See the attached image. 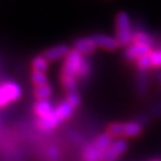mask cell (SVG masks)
I'll list each match as a JSON object with an SVG mask.
<instances>
[{"mask_svg": "<svg viewBox=\"0 0 161 161\" xmlns=\"http://www.w3.org/2000/svg\"><path fill=\"white\" fill-rule=\"evenodd\" d=\"M66 101H67L68 103L70 105L73 106L74 108H77L78 106L80 105V93H70V94H67L66 96Z\"/></svg>", "mask_w": 161, "mask_h": 161, "instance_id": "obj_21", "label": "cell"}, {"mask_svg": "<svg viewBox=\"0 0 161 161\" xmlns=\"http://www.w3.org/2000/svg\"><path fill=\"white\" fill-rule=\"evenodd\" d=\"M152 50H153V48L148 45L132 43L128 47L124 48L122 56H123V59L128 63H136L140 58L149 55Z\"/></svg>", "mask_w": 161, "mask_h": 161, "instance_id": "obj_5", "label": "cell"}, {"mask_svg": "<svg viewBox=\"0 0 161 161\" xmlns=\"http://www.w3.org/2000/svg\"><path fill=\"white\" fill-rule=\"evenodd\" d=\"M150 118H157V116H160L161 115V100L158 101V102H156V103L153 104V105L151 106L150 108Z\"/></svg>", "mask_w": 161, "mask_h": 161, "instance_id": "obj_23", "label": "cell"}, {"mask_svg": "<svg viewBox=\"0 0 161 161\" xmlns=\"http://www.w3.org/2000/svg\"><path fill=\"white\" fill-rule=\"evenodd\" d=\"M70 48L65 44H60V45L54 46V47L48 48L45 50L43 56L48 60V62H56V60L66 58V56L69 54Z\"/></svg>", "mask_w": 161, "mask_h": 161, "instance_id": "obj_10", "label": "cell"}, {"mask_svg": "<svg viewBox=\"0 0 161 161\" xmlns=\"http://www.w3.org/2000/svg\"><path fill=\"white\" fill-rule=\"evenodd\" d=\"M156 78L159 83L161 84V70H157L156 72Z\"/></svg>", "mask_w": 161, "mask_h": 161, "instance_id": "obj_24", "label": "cell"}, {"mask_svg": "<svg viewBox=\"0 0 161 161\" xmlns=\"http://www.w3.org/2000/svg\"><path fill=\"white\" fill-rule=\"evenodd\" d=\"M82 159L83 161H102V153L94 147L93 143H87L83 147Z\"/></svg>", "mask_w": 161, "mask_h": 161, "instance_id": "obj_15", "label": "cell"}, {"mask_svg": "<svg viewBox=\"0 0 161 161\" xmlns=\"http://www.w3.org/2000/svg\"><path fill=\"white\" fill-rule=\"evenodd\" d=\"M143 124L138 120L128 121V122H114L108 126V132L112 138H136L143 131Z\"/></svg>", "mask_w": 161, "mask_h": 161, "instance_id": "obj_3", "label": "cell"}, {"mask_svg": "<svg viewBox=\"0 0 161 161\" xmlns=\"http://www.w3.org/2000/svg\"><path fill=\"white\" fill-rule=\"evenodd\" d=\"M21 87L16 82L8 80L0 84V108H6L18 101L21 96Z\"/></svg>", "mask_w": 161, "mask_h": 161, "instance_id": "obj_4", "label": "cell"}, {"mask_svg": "<svg viewBox=\"0 0 161 161\" xmlns=\"http://www.w3.org/2000/svg\"><path fill=\"white\" fill-rule=\"evenodd\" d=\"M97 49L92 37H80L74 42V50L83 56H90L94 54Z\"/></svg>", "mask_w": 161, "mask_h": 161, "instance_id": "obj_9", "label": "cell"}, {"mask_svg": "<svg viewBox=\"0 0 161 161\" xmlns=\"http://www.w3.org/2000/svg\"><path fill=\"white\" fill-rule=\"evenodd\" d=\"M136 90L139 95L143 96L148 93L149 91V76L148 72L136 70Z\"/></svg>", "mask_w": 161, "mask_h": 161, "instance_id": "obj_12", "label": "cell"}, {"mask_svg": "<svg viewBox=\"0 0 161 161\" xmlns=\"http://www.w3.org/2000/svg\"><path fill=\"white\" fill-rule=\"evenodd\" d=\"M74 110H75V108L65 100V101L59 102V103L55 106V110L54 111H55V114L57 115V118L59 119L60 122H63V121L68 120L70 116L73 115Z\"/></svg>", "mask_w": 161, "mask_h": 161, "instance_id": "obj_13", "label": "cell"}, {"mask_svg": "<svg viewBox=\"0 0 161 161\" xmlns=\"http://www.w3.org/2000/svg\"><path fill=\"white\" fill-rule=\"evenodd\" d=\"M33 69L34 72H40V73H45L48 69V60L44 57L43 55L36 56L33 59Z\"/></svg>", "mask_w": 161, "mask_h": 161, "instance_id": "obj_18", "label": "cell"}, {"mask_svg": "<svg viewBox=\"0 0 161 161\" xmlns=\"http://www.w3.org/2000/svg\"><path fill=\"white\" fill-rule=\"evenodd\" d=\"M47 159L49 161H59L60 160V152L56 147H49L47 149Z\"/></svg>", "mask_w": 161, "mask_h": 161, "instance_id": "obj_22", "label": "cell"}, {"mask_svg": "<svg viewBox=\"0 0 161 161\" xmlns=\"http://www.w3.org/2000/svg\"><path fill=\"white\" fill-rule=\"evenodd\" d=\"M153 161H161V160H153Z\"/></svg>", "mask_w": 161, "mask_h": 161, "instance_id": "obj_25", "label": "cell"}, {"mask_svg": "<svg viewBox=\"0 0 161 161\" xmlns=\"http://www.w3.org/2000/svg\"><path fill=\"white\" fill-rule=\"evenodd\" d=\"M115 26V38L120 44V47H128L133 42L134 25L130 14L125 10H120L114 19Z\"/></svg>", "mask_w": 161, "mask_h": 161, "instance_id": "obj_2", "label": "cell"}, {"mask_svg": "<svg viewBox=\"0 0 161 161\" xmlns=\"http://www.w3.org/2000/svg\"><path fill=\"white\" fill-rule=\"evenodd\" d=\"M31 82H33L34 85L37 87V86H42V85L48 84V78L45 73L34 72L33 70V73H31Z\"/></svg>", "mask_w": 161, "mask_h": 161, "instance_id": "obj_20", "label": "cell"}, {"mask_svg": "<svg viewBox=\"0 0 161 161\" xmlns=\"http://www.w3.org/2000/svg\"><path fill=\"white\" fill-rule=\"evenodd\" d=\"M54 108H55L53 106V104L50 103L48 100L38 101L37 103L34 105V112H35L36 116L38 119H44L53 113Z\"/></svg>", "mask_w": 161, "mask_h": 161, "instance_id": "obj_14", "label": "cell"}, {"mask_svg": "<svg viewBox=\"0 0 161 161\" xmlns=\"http://www.w3.org/2000/svg\"><path fill=\"white\" fill-rule=\"evenodd\" d=\"M112 142H113V138H112L108 132H105V133H102L96 136L92 143L94 144V147H95L101 153H102V156H103V153L106 151V149L111 146Z\"/></svg>", "mask_w": 161, "mask_h": 161, "instance_id": "obj_16", "label": "cell"}, {"mask_svg": "<svg viewBox=\"0 0 161 161\" xmlns=\"http://www.w3.org/2000/svg\"><path fill=\"white\" fill-rule=\"evenodd\" d=\"M92 64L86 56L80 55L76 50L70 49L69 54L64 60L60 77H69L77 80L78 78L85 80L90 76Z\"/></svg>", "mask_w": 161, "mask_h": 161, "instance_id": "obj_1", "label": "cell"}, {"mask_svg": "<svg viewBox=\"0 0 161 161\" xmlns=\"http://www.w3.org/2000/svg\"><path fill=\"white\" fill-rule=\"evenodd\" d=\"M34 95L38 101H46L53 95V87L49 84L37 86L34 90Z\"/></svg>", "mask_w": 161, "mask_h": 161, "instance_id": "obj_17", "label": "cell"}, {"mask_svg": "<svg viewBox=\"0 0 161 161\" xmlns=\"http://www.w3.org/2000/svg\"><path fill=\"white\" fill-rule=\"evenodd\" d=\"M55 110V108H54ZM60 121L57 118V115L55 114V111L53 113L48 115L47 118L44 119H38L37 122H36V125L39 130L45 131V132H49V131H53L55 128H57L59 125Z\"/></svg>", "mask_w": 161, "mask_h": 161, "instance_id": "obj_11", "label": "cell"}, {"mask_svg": "<svg viewBox=\"0 0 161 161\" xmlns=\"http://www.w3.org/2000/svg\"><path fill=\"white\" fill-rule=\"evenodd\" d=\"M91 37L94 40L97 48H102L108 52H113L120 47V44L116 40L115 36H111L108 34H94Z\"/></svg>", "mask_w": 161, "mask_h": 161, "instance_id": "obj_8", "label": "cell"}, {"mask_svg": "<svg viewBox=\"0 0 161 161\" xmlns=\"http://www.w3.org/2000/svg\"><path fill=\"white\" fill-rule=\"evenodd\" d=\"M128 149V142L124 139L113 140L111 146L102 156V161H116Z\"/></svg>", "mask_w": 161, "mask_h": 161, "instance_id": "obj_7", "label": "cell"}, {"mask_svg": "<svg viewBox=\"0 0 161 161\" xmlns=\"http://www.w3.org/2000/svg\"><path fill=\"white\" fill-rule=\"evenodd\" d=\"M160 48H161V46H160Z\"/></svg>", "mask_w": 161, "mask_h": 161, "instance_id": "obj_26", "label": "cell"}, {"mask_svg": "<svg viewBox=\"0 0 161 161\" xmlns=\"http://www.w3.org/2000/svg\"><path fill=\"white\" fill-rule=\"evenodd\" d=\"M132 43L148 45L153 48V49L160 48V46H161V42L158 39V37L154 36L153 34L149 33L148 30H146L142 27H134L133 42H132Z\"/></svg>", "mask_w": 161, "mask_h": 161, "instance_id": "obj_6", "label": "cell"}, {"mask_svg": "<svg viewBox=\"0 0 161 161\" xmlns=\"http://www.w3.org/2000/svg\"><path fill=\"white\" fill-rule=\"evenodd\" d=\"M151 68H161V48H156L148 55Z\"/></svg>", "mask_w": 161, "mask_h": 161, "instance_id": "obj_19", "label": "cell"}]
</instances>
